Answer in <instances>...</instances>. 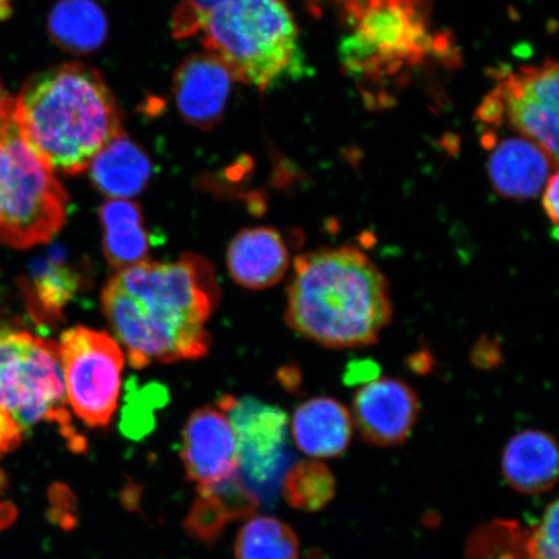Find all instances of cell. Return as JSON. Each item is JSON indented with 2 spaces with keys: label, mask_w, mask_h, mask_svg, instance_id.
<instances>
[{
  "label": "cell",
  "mask_w": 559,
  "mask_h": 559,
  "mask_svg": "<svg viewBox=\"0 0 559 559\" xmlns=\"http://www.w3.org/2000/svg\"><path fill=\"white\" fill-rule=\"evenodd\" d=\"M215 272L204 258L140 262L117 271L102 295L103 310L131 366L193 360L206 355V323L219 302Z\"/></svg>",
  "instance_id": "6da1fadb"
},
{
  "label": "cell",
  "mask_w": 559,
  "mask_h": 559,
  "mask_svg": "<svg viewBox=\"0 0 559 559\" xmlns=\"http://www.w3.org/2000/svg\"><path fill=\"white\" fill-rule=\"evenodd\" d=\"M286 296L290 330L328 348L373 345L393 319L388 278L354 247L297 257Z\"/></svg>",
  "instance_id": "7a4b0ae2"
},
{
  "label": "cell",
  "mask_w": 559,
  "mask_h": 559,
  "mask_svg": "<svg viewBox=\"0 0 559 559\" xmlns=\"http://www.w3.org/2000/svg\"><path fill=\"white\" fill-rule=\"evenodd\" d=\"M21 136L52 170L76 175L122 134L114 94L95 69L62 64L35 74L13 103Z\"/></svg>",
  "instance_id": "3957f363"
},
{
  "label": "cell",
  "mask_w": 559,
  "mask_h": 559,
  "mask_svg": "<svg viewBox=\"0 0 559 559\" xmlns=\"http://www.w3.org/2000/svg\"><path fill=\"white\" fill-rule=\"evenodd\" d=\"M174 32L177 37L201 34L206 51L235 81L261 91L302 70L298 26L284 0H219L205 10L187 2Z\"/></svg>",
  "instance_id": "277c9868"
},
{
  "label": "cell",
  "mask_w": 559,
  "mask_h": 559,
  "mask_svg": "<svg viewBox=\"0 0 559 559\" xmlns=\"http://www.w3.org/2000/svg\"><path fill=\"white\" fill-rule=\"evenodd\" d=\"M348 37L342 64L367 85H383L445 51V39L431 31L428 0H359L344 9Z\"/></svg>",
  "instance_id": "5b68a950"
},
{
  "label": "cell",
  "mask_w": 559,
  "mask_h": 559,
  "mask_svg": "<svg viewBox=\"0 0 559 559\" xmlns=\"http://www.w3.org/2000/svg\"><path fill=\"white\" fill-rule=\"evenodd\" d=\"M67 205L64 187L13 118L0 132V242L27 249L50 241L64 225Z\"/></svg>",
  "instance_id": "8992f818"
},
{
  "label": "cell",
  "mask_w": 559,
  "mask_h": 559,
  "mask_svg": "<svg viewBox=\"0 0 559 559\" xmlns=\"http://www.w3.org/2000/svg\"><path fill=\"white\" fill-rule=\"evenodd\" d=\"M67 404L59 344L0 328V408L21 430L55 423L74 445L82 439L72 428Z\"/></svg>",
  "instance_id": "52a82bcc"
},
{
  "label": "cell",
  "mask_w": 559,
  "mask_h": 559,
  "mask_svg": "<svg viewBox=\"0 0 559 559\" xmlns=\"http://www.w3.org/2000/svg\"><path fill=\"white\" fill-rule=\"evenodd\" d=\"M496 73L495 87L478 109L479 120L486 124H508L520 136L539 145L558 165L557 61Z\"/></svg>",
  "instance_id": "ba28073f"
},
{
  "label": "cell",
  "mask_w": 559,
  "mask_h": 559,
  "mask_svg": "<svg viewBox=\"0 0 559 559\" xmlns=\"http://www.w3.org/2000/svg\"><path fill=\"white\" fill-rule=\"evenodd\" d=\"M67 400L90 428H107L114 418L122 383V349L109 334L75 326L59 344Z\"/></svg>",
  "instance_id": "9c48e42d"
},
{
  "label": "cell",
  "mask_w": 559,
  "mask_h": 559,
  "mask_svg": "<svg viewBox=\"0 0 559 559\" xmlns=\"http://www.w3.org/2000/svg\"><path fill=\"white\" fill-rule=\"evenodd\" d=\"M219 408L233 426L240 469L251 484L269 485L284 464L289 419L283 409L255 397L223 396Z\"/></svg>",
  "instance_id": "30bf717a"
},
{
  "label": "cell",
  "mask_w": 559,
  "mask_h": 559,
  "mask_svg": "<svg viewBox=\"0 0 559 559\" xmlns=\"http://www.w3.org/2000/svg\"><path fill=\"white\" fill-rule=\"evenodd\" d=\"M421 403L416 390L400 379H377L356 391L353 424L367 443L402 444L417 423Z\"/></svg>",
  "instance_id": "8fae6325"
},
{
  "label": "cell",
  "mask_w": 559,
  "mask_h": 559,
  "mask_svg": "<svg viewBox=\"0 0 559 559\" xmlns=\"http://www.w3.org/2000/svg\"><path fill=\"white\" fill-rule=\"evenodd\" d=\"M181 460L188 478L198 489L237 474L240 469L239 449L225 412L214 407L193 412L183 431Z\"/></svg>",
  "instance_id": "7c38bea8"
},
{
  "label": "cell",
  "mask_w": 559,
  "mask_h": 559,
  "mask_svg": "<svg viewBox=\"0 0 559 559\" xmlns=\"http://www.w3.org/2000/svg\"><path fill=\"white\" fill-rule=\"evenodd\" d=\"M233 82V74L215 55L206 51L190 56L173 81L179 114L195 128H214L225 115Z\"/></svg>",
  "instance_id": "4fadbf2b"
},
{
  "label": "cell",
  "mask_w": 559,
  "mask_h": 559,
  "mask_svg": "<svg viewBox=\"0 0 559 559\" xmlns=\"http://www.w3.org/2000/svg\"><path fill=\"white\" fill-rule=\"evenodd\" d=\"M484 144L491 151L487 163L489 181L501 198L534 199L556 170L557 164L548 153L526 138L496 142L495 136L486 134Z\"/></svg>",
  "instance_id": "5bb4252c"
},
{
  "label": "cell",
  "mask_w": 559,
  "mask_h": 559,
  "mask_svg": "<svg viewBox=\"0 0 559 559\" xmlns=\"http://www.w3.org/2000/svg\"><path fill=\"white\" fill-rule=\"evenodd\" d=\"M227 265L230 276L242 288L267 289L289 269L288 247L274 228H245L229 243Z\"/></svg>",
  "instance_id": "9a60e30c"
},
{
  "label": "cell",
  "mask_w": 559,
  "mask_h": 559,
  "mask_svg": "<svg viewBox=\"0 0 559 559\" xmlns=\"http://www.w3.org/2000/svg\"><path fill=\"white\" fill-rule=\"evenodd\" d=\"M353 418L344 404L333 397H312L296 409L292 436L300 451L312 459L344 454L353 438Z\"/></svg>",
  "instance_id": "2e32d148"
},
{
  "label": "cell",
  "mask_w": 559,
  "mask_h": 559,
  "mask_svg": "<svg viewBox=\"0 0 559 559\" xmlns=\"http://www.w3.org/2000/svg\"><path fill=\"white\" fill-rule=\"evenodd\" d=\"M508 485L523 495L550 491L558 480V445L543 430H524L509 439L501 459Z\"/></svg>",
  "instance_id": "e0dca14e"
},
{
  "label": "cell",
  "mask_w": 559,
  "mask_h": 559,
  "mask_svg": "<svg viewBox=\"0 0 559 559\" xmlns=\"http://www.w3.org/2000/svg\"><path fill=\"white\" fill-rule=\"evenodd\" d=\"M198 492L185 526L188 534L204 543L215 542L229 523L249 519L260 507L257 495L237 474Z\"/></svg>",
  "instance_id": "ac0fdd59"
},
{
  "label": "cell",
  "mask_w": 559,
  "mask_h": 559,
  "mask_svg": "<svg viewBox=\"0 0 559 559\" xmlns=\"http://www.w3.org/2000/svg\"><path fill=\"white\" fill-rule=\"evenodd\" d=\"M88 169L96 190L111 199L135 198L152 177L150 157L124 131L96 153Z\"/></svg>",
  "instance_id": "d6986e66"
},
{
  "label": "cell",
  "mask_w": 559,
  "mask_h": 559,
  "mask_svg": "<svg viewBox=\"0 0 559 559\" xmlns=\"http://www.w3.org/2000/svg\"><path fill=\"white\" fill-rule=\"evenodd\" d=\"M104 255L111 269L122 271L146 261L150 239L142 209L134 201L110 199L99 210Z\"/></svg>",
  "instance_id": "ffe728a7"
},
{
  "label": "cell",
  "mask_w": 559,
  "mask_h": 559,
  "mask_svg": "<svg viewBox=\"0 0 559 559\" xmlns=\"http://www.w3.org/2000/svg\"><path fill=\"white\" fill-rule=\"evenodd\" d=\"M81 283L79 272L51 254L47 261L32 264L23 289L34 317L52 323L61 319V311L80 290Z\"/></svg>",
  "instance_id": "44dd1931"
},
{
  "label": "cell",
  "mask_w": 559,
  "mask_h": 559,
  "mask_svg": "<svg viewBox=\"0 0 559 559\" xmlns=\"http://www.w3.org/2000/svg\"><path fill=\"white\" fill-rule=\"evenodd\" d=\"M48 31L62 50L88 53L103 45L107 19L93 0H61L48 19Z\"/></svg>",
  "instance_id": "7402d4cb"
},
{
  "label": "cell",
  "mask_w": 559,
  "mask_h": 559,
  "mask_svg": "<svg viewBox=\"0 0 559 559\" xmlns=\"http://www.w3.org/2000/svg\"><path fill=\"white\" fill-rule=\"evenodd\" d=\"M236 559H299V542L288 524L257 516L243 524L235 545Z\"/></svg>",
  "instance_id": "603a6c76"
},
{
  "label": "cell",
  "mask_w": 559,
  "mask_h": 559,
  "mask_svg": "<svg viewBox=\"0 0 559 559\" xmlns=\"http://www.w3.org/2000/svg\"><path fill=\"white\" fill-rule=\"evenodd\" d=\"M337 481L330 467L317 460L300 461L283 479V495L292 508L318 512L334 499Z\"/></svg>",
  "instance_id": "cb8c5ba5"
},
{
  "label": "cell",
  "mask_w": 559,
  "mask_h": 559,
  "mask_svg": "<svg viewBox=\"0 0 559 559\" xmlns=\"http://www.w3.org/2000/svg\"><path fill=\"white\" fill-rule=\"evenodd\" d=\"M465 559H528L527 528L514 520L480 524L467 537Z\"/></svg>",
  "instance_id": "d4e9b609"
},
{
  "label": "cell",
  "mask_w": 559,
  "mask_h": 559,
  "mask_svg": "<svg viewBox=\"0 0 559 559\" xmlns=\"http://www.w3.org/2000/svg\"><path fill=\"white\" fill-rule=\"evenodd\" d=\"M558 510V500H555L545 509L540 522L527 528L528 559H559Z\"/></svg>",
  "instance_id": "484cf974"
},
{
  "label": "cell",
  "mask_w": 559,
  "mask_h": 559,
  "mask_svg": "<svg viewBox=\"0 0 559 559\" xmlns=\"http://www.w3.org/2000/svg\"><path fill=\"white\" fill-rule=\"evenodd\" d=\"M165 403V393H157V388L153 386L151 393L146 395H134V401L130 402L123 409L121 428L124 436L132 439L143 438L153 429L152 411L157 408L158 404Z\"/></svg>",
  "instance_id": "4316f807"
},
{
  "label": "cell",
  "mask_w": 559,
  "mask_h": 559,
  "mask_svg": "<svg viewBox=\"0 0 559 559\" xmlns=\"http://www.w3.org/2000/svg\"><path fill=\"white\" fill-rule=\"evenodd\" d=\"M472 361L479 369L498 367L501 361V349L498 341L488 337L479 340L473 348Z\"/></svg>",
  "instance_id": "83f0119b"
},
{
  "label": "cell",
  "mask_w": 559,
  "mask_h": 559,
  "mask_svg": "<svg viewBox=\"0 0 559 559\" xmlns=\"http://www.w3.org/2000/svg\"><path fill=\"white\" fill-rule=\"evenodd\" d=\"M380 367L372 359H356L345 370L346 384H367L379 379Z\"/></svg>",
  "instance_id": "f1b7e54d"
},
{
  "label": "cell",
  "mask_w": 559,
  "mask_h": 559,
  "mask_svg": "<svg viewBox=\"0 0 559 559\" xmlns=\"http://www.w3.org/2000/svg\"><path fill=\"white\" fill-rule=\"evenodd\" d=\"M21 430L19 425L7 412L0 408V456L16 449L21 442Z\"/></svg>",
  "instance_id": "f546056e"
},
{
  "label": "cell",
  "mask_w": 559,
  "mask_h": 559,
  "mask_svg": "<svg viewBox=\"0 0 559 559\" xmlns=\"http://www.w3.org/2000/svg\"><path fill=\"white\" fill-rule=\"evenodd\" d=\"M558 174L550 175L547 185L543 188V209L549 221L557 227L558 223Z\"/></svg>",
  "instance_id": "4dcf8cb0"
},
{
  "label": "cell",
  "mask_w": 559,
  "mask_h": 559,
  "mask_svg": "<svg viewBox=\"0 0 559 559\" xmlns=\"http://www.w3.org/2000/svg\"><path fill=\"white\" fill-rule=\"evenodd\" d=\"M13 103L15 99L5 93L2 82H0V132L13 120Z\"/></svg>",
  "instance_id": "1f68e13d"
},
{
  "label": "cell",
  "mask_w": 559,
  "mask_h": 559,
  "mask_svg": "<svg viewBox=\"0 0 559 559\" xmlns=\"http://www.w3.org/2000/svg\"><path fill=\"white\" fill-rule=\"evenodd\" d=\"M12 0H0V20H5L11 16Z\"/></svg>",
  "instance_id": "d6a6232c"
},
{
  "label": "cell",
  "mask_w": 559,
  "mask_h": 559,
  "mask_svg": "<svg viewBox=\"0 0 559 559\" xmlns=\"http://www.w3.org/2000/svg\"><path fill=\"white\" fill-rule=\"evenodd\" d=\"M219 0H190L192 5L198 7V9L205 10L209 9V7H212L215 3H218Z\"/></svg>",
  "instance_id": "836d02e7"
},
{
  "label": "cell",
  "mask_w": 559,
  "mask_h": 559,
  "mask_svg": "<svg viewBox=\"0 0 559 559\" xmlns=\"http://www.w3.org/2000/svg\"><path fill=\"white\" fill-rule=\"evenodd\" d=\"M337 2L342 5V9H344V7L359 2V0H337Z\"/></svg>",
  "instance_id": "e575fe53"
}]
</instances>
